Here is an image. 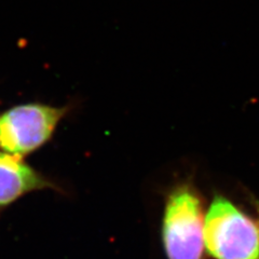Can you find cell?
<instances>
[{"instance_id":"obj_1","label":"cell","mask_w":259,"mask_h":259,"mask_svg":"<svg viewBox=\"0 0 259 259\" xmlns=\"http://www.w3.org/2000/svg\"><path fill=\"white\" fill-rule=\"evenodd\" d=\"M161 233L167 259H203V205L190 185H180L169 192Z\"/></svg>"},{"instance_id":"obj_4","label":"cell","mask_w":259,"mask_h":259,"mask_svg":"<svg viewBox=\"0 0 259 259\" xmlns=\"http://www.w3.org/2000/svg\"><path fill=\"white\" fill-rule=\"evenodd\" d=\"M48 188L55 186L23 157L0 152V213L25 194Z\"/></svg>"},{"instance_id":"obj_2","label":"cell","mask_w":259,"mask_h":259,"mask_svg":"<svg viewBox=\"0 0 259 259\" xmlns=\"http://www.w3.org/2000/svg\"><path fill=\"white\" fill-rule=\"evenodd\" d=\"M204 246L214 259H259V227L228 199L216 196L204 216Z\"/></svg>"},{"instance_id":"obj_3","label":"cell","mask_w":259,"mask_h":259,"mask_svg":"<svg viewBox=\"0 0 259 259\" xmlns=\"http://www.w3.org/2000/svg\"><path fill=\"white\" fill-rule=\"evenodd\" d=\"M68 107H54L40 103L22 104L0 116V148L24 157L51 140Z\"/></svg>"}]
</instances>
